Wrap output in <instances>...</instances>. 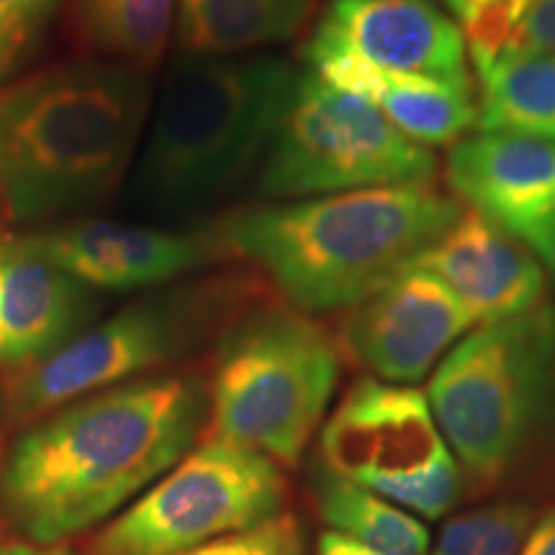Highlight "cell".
Here are the masks:
<instances>
[{
    "instance_id": "obj_11",
    "label": "cell",
    "mask_w": 555,
    "mask_h": 555,
    "mask_svg": "<svg viewBox=\"0 0 555 555\" xmlns=\"http://www.w3.org/2000/svg\"><path fill=\"white\" fill-rule=\"evenodd\" d=\"M304 57H352L476 90L461 26L435 0H327Z\"/></svg>"
},
{
    "instance_id": "obj_19",
    "label": "cell",
    "mask_w": 555,
    "mask_h": 555,
    "mask_svg": "<svg viewBox=\"0 0 555 555\" xmlns=\"http://www.w3.org/2000/svg\"><path fill=\"white\" fill-rule=\"evenodd\" d=\"M476 82V129L555 144V52L517 50Z\"/></svg>"
},
{
    "instance_id": "obj_30",
    "label": "cell",
    "mask_w": 555,
    "mask_h": 555,
    "mask_svg": "<svg viewBox=\"0 0 555 555\" xmlns=\"http://www.w3.org/2000/svg\"><path fill=\"white\" fill-rule=\"evenodd\" d=\"M0 555H73L67 545H39L29 543V540H18V543L0 545Z\"/></svg>"
},
{
    "instance_id": "obj_3",
    "label": "cell",
    "mask_w": 555,
    "mask_h": 555,
    "mask_svg": "<svg viewBox=\"0 0 555 555\" xmlns=\"http://www.w3.org/2000/svg\"><path fill=\"white\" fill-rule=\"evenodd\" d=\"M144 69L73 60L0 86V208L29 224L119 189L150 116Z\"/></svg>"
},
{
    "instance_id": "obj_28",
    "label": "cell",
    "mask_w": 555,
    "mask_h": 555,
    "mask_svg": "<svg viewBox=\"0 0 555 555\" xmlns=\"http://www.w3.org/2000/svg\"><path fill=\"white\" fill-rule=\"evenodd\" d=\"M519 555H555V506L532 525Z\"/></svg>"
},
{
    "instance_id": "obj_25",
    "label": "cell",
    "mask_w": 555,
    "mask_h": 555,
    "mask_svg": "<svg viewBox=\"0 0 555 555\" xmlns=\"http://www.w3.org/2000/svg\"><path fill=\"white\" fill-rule=\"evenodd\" d=\"M535 512L525 504H499L483 509L481 540L476 555H519L532 530Z\"/></svg>"
},
{
    "instance_id": "obj_9",
    "label": "cell",
    "mask_w": 555,
    "mask_h": 555,
    "mask_svg": "<svg viewBox=\"0 0 555 555\" xmlns=\"http://www.w3.org/2000/svg\"><path fill=\"white\" fill-rule=\"evenodd\" d=\"M286 481L258 450L208 437L111 522L93 555H178L278 517Z\"/></svg>"
},
{
    "instance_id": "obj_27",
    "label": "cell",
    "mask_w": 555,
    "mask_h": 555,
    "mask_svg": "<svg viewBox=\"0 0 555 555\" xmlns=\"http://www.w3.org/2000/svg\"><path fill=\"white\" fill-rule=\"evenodd\" d=\"M519 50L555 52V0H532Z\"/></svg>"
},
{
    "instance_id": "obj_29",
    "label": "cell",
    "mask_w": 555,
    "mask_h": 555,
    "mask_svg": "<svg viewBox=\"0 0 555 555\" xmlns=\"http://www.w3.org/2000/svg\"><path fill=\"white\" fill-rule=\"evenodd\" d=\"M317 555H380V553L371 551V547L358 543V540L339 535V532H324V535L319 538Z\"/></svg>"
},
{
    "instance_id": "obj_7",
    "label": "cell",
    "mask_w": 555,
    "mask_h": 555,
    "mask_svg": "<svg viewBox=\"0 0 555 555\" xmlns=\"http://www.w3.org/2000/svg\"><path fill=\"white\" fill-rule=\"evenodd\" d=\"M247 278H204L121 309L47 358L21 365L5 386L11 422L29 425L99 388L127 384L183 356L208 327L245 307Z\"/></svg>"
},
{
    "instance_id": "obj_24",
    "label": "cell",
    "mask_w": 555,
    "mask_h": 555,
    "mask_svg": "<svg viewBox=\"0 0 555 555\" xmlns=\"http://www.w3.org/2000/svg\"><path fill=\"white\" fill-rule=\"evenodd\" d=\"M178 555H304V545L294 517L278 515Z\"/></svg>"
},
{
    "instance_id": "obj_14",
    "label": "cell",
    "mask_w": 555,
    "mask_h": 555,
    "mask_svg": "<svg viewBox=\"0 0 555 555\" xmlns=\"http://www.w3.org/2000/svg\"><path fill=\"white\" fill-rule=\"evenodd\" d=\"M446 176L463 206L535 253L555 221V144L476 129L450 147Z\"/></svg>"
},
{
    "instance_id": "obj_16",
    "label": "cell",
    "mask_w": 555,
    "mask_h": 555,
    "mask_svg": "<svg viewBox=\"0 0 555 555\" xmlns=\"http://www.w3.org/2000/svg\"><path fill=\"white\" fill-rule=\"evenodd\" d=\"M95 311L90 286L44 258L0 247V363L26 365L69 343Z\"/></svg>"
},
{
    "instance_id": "obj_18",
    "label": "cell",
    "mask_w": 555,
    "mask_h": 555,
    "mask_svg": "<svg viewBox=\"0 0 555 555\" xmlns=\"http://www.w3.org/2000/svg\"><path fill=\"white\" fill-rule=\"evenodd\" d=\"M317 0H178V44L191 57H232L281 44L307 26Z\"/></svg>"
},
{
    "instance_id": "obj_12",
    "label": "cell",
    "mask_w": 555,
    "mask_h": 555,
    "mask_svg": "<svg viewBox=\"0 0 555 555\" xmlns=\"http://www.w3.org/2000/svg\"><path fill=\"white\" fill-rule=\"evenodd\" d=\"M474 319L446 283L406 268L343 322L345 352L373 378L412 386L468 335Z\"/></svg>"
},
{
    "instance_id": "obj_32",
    "label": "cell",
    "mask_w": 555,
    "mask_h": 555,
    "mask_svg": "<svg viewBox=\"0 0 555 555\" xmlns=\"http://www.w3.org/2000/svg\"><path fill=\"white\" fill-rule=\"evenodd\" d=\"M440 3L446 5V9H448L450 13H455V11L461 9V5H463V0H440Z\"/></svg>"
},
{
    "instance_id": "obj_17",
    "label": "cell",
    "mask_w": 555,
    "mask_h": 555,
    "mask_svg": "<svg viewBox=\"0 0 555 555\" xmlns=\"http://www.w3.org/2000/svg\"><path fill=\"white\" fill-rule=\"evenodd\" d=\"M307 69L376 106L388 121L422 147H453L457 139L476 129L474 90L420 75L391 73L352 57H322L307 62Z\"/></svg>"
},
{
    "instance_id": "obj_31",
    "label": "cell",
    "mask_w": 555,
    "mask_h": 555,
    "mask_svg": "<svg viewBox=\"0 0 555 555\" xmlns=\"http://www.w3.org/2000/svg\"><path fill=\"white\" fill-rule=\"evenodd\" d=\"M535 255L540 260V266L545 268V273L551 281L555 283V221L551 224V229L545 232V237L540 240V245L535 247Z\"/></svg>"
},
{
    "instance_id": "obj_22",
    "label": "cell",
    "mask_w": 555,
    "mask_h": 555,
    "mask_svg": "<svg viewBox=\"0 0 555 555\" xmlns=\"http://www.w3.org/2000/svg\"><path fill=\"white\" fill-rule=\"evenodd\" d=\"M530 3L532 0H463L453 18L466 39L474 78L519 50Z\"/></svg>"
},
{
    "instance_id": "obj_2",
    "label": "cell",
    "mask_w": 555,
    "mask_h": 555,
    "mask_svg": "<svg viewBox=\"0 0 555 555\" xmlns=\"http://www.w3.org/2000/svg\"><path fill=\"white\" fill-rule=\"evenodd\" d=\"M463 204L433 183L240 208L208 237L304 314L347 311L435 245Z\"/></svg>"
},
{
    "instance_id": "obj_13",
    "label": "cell",
    "mask_w": 555,
    "mask_h": 555,
    "mask_svg": "<svg viewBox=\"0 0 555 555\" xmlns=\"http://www.w3.org/2000/svg\"><path fill=\"white\" fill-rule=\"evenodd\" d=\"M90 288L134 291L191 275L224 258L208 232H165L114 221H75L11 242Z\"/></svg>"
},
{
    "instance_id": "obj_1",
    "label": "cell",
    "mask_w": 555,
    "mask_h": 555,
    "mask_svg": "<svg viewBox=\"0 0 555 555\" xmlns=\"http://www.w3.org/2000/svg\"><path fill=\"white\" fill-rule=\"evenodd\" d=\"M193 378H137L41 416L0 461V512L29 543L57 545L176 468L204 425Z\"/></svg>"
},
{
    "instance_id": "obj_8",
    "label": "cell",
    "mask_w": 555,
    "mask_h": 555,
    "mask_svg": "<svg viewBox=\"0 0 555 555\" xmlns=\"http://www.w3.org/2000/svg\"><path fill=\"white\" fill-rule=\"evenodd\" d=\"M437 157L376 106L332 88L311 69L296 75L260 163L258 189L278 201L433 183Z\"/></svg>"
},
{
    "instance_id": "obj_20",
    "label": "cell",
    "mask_w": 555,
    "mask_h": 555,
    "mask_svg": "<svg viewBox=\"0 0 555 555\" xmlns=\"http://www.w3.org/2000/svg\"><path fill=\"white\" fill-rule=\"evenodd\" d=\"M314 491L332 532L358 540L380 555H429L427 527L412 512L335 474L324 463L317 468Z\"/></svg>"
},
{
    "instance_id": "obj_10",
    "label": "cell",
    "mask_w": 555,
    "mask_h": 555,
    "mask_svg": "<svg viewBox=\"0 0 555 555\" xmlns=\"http://www.w3.org/2000/svg\"><path fill=\"white\" fill-rule=\"evenodd\" d=\"M324 466L378 496L453 455L427 393L414 386L360 378L322 429Z\"/></svg>"
},
{
    "instance_id": "obj_21",
    "label": "cell",
    "mask_w": 555,
    "mask_h": 555,
    "mask_svg": "<svg viewBox=\"0 0 555 555\" xmlns=\"http://www.w3.org/2000/svg\"><path fill=\"white\" fill-rule=\"evenodd\" d=\"M178 0H75V24L90 50L139 69L157 65Z\"/></svg>"
},
{
    "instance_id": "obj_15",
    "label": "cell",
    "mask_w": 555,
    "mask_h": 555,
    "mask_svg": "<svg viewBox=\"0 0 555 555\" xmlns=\"http://www.w3.org/2000/svg\"><path fill=\"white\" fill-rule=\"evenodd\" d=\"M409 268L446 283L476 324L504 322L547 301L538 255L466 206Z\"/></svg>"
},
{
    "instance_id": "obj_4",
    "label": "cell",
    "mask_w": 555,
    "mask_h": 555,
    "mask_svg": "<svg viewBox=\"0 0 555 555\" xmlns=\"http://www.w3.org/2000/svg\"><path fill=\"white\" fill-rule=\"evenodd\" d=\"M296 75L275 57H191L180 65L139 155V204L189 214L237 189L266 157Z\"/></svg>"
},
{
    "instance_id": "obj_5",
    "label": "cell",
    "mask_w": 555,
    "mask_h": 555,
    "mask_svg": "<svg viewBox=\"0 0 555 555\" xmlns=\"http://www.w3.org/2000/svg\"><path fill=\"white\" fill-rule=\"evenodd\" d=\"M427 399L463 474L502 481L555 422V304L478 324L437 363Z\"/></svg>"
},
{
    "instance_id": "obj_6",
    "label": "cell",
    "mask_w": 555,
    "mask_h": 555,
    "mask_svg": "<svg viewBox=\"0 0 555 555\" xmlns=\"http://www.w3.org/2000/svg\"><path fill=\"white\" fill-rule=\"evenodd\" d=\"M339 380V347L294 307L242 309L221 339L211 380V437L301 463Z\"/></svg>"
},
{
    "instance_id": "obj_23",
    "label": "cell",
    "mask_w": 555,
    "mask_h": 555,
    "mask_svg": "<svg viewBox=\"0 0 555 555\" xmlns=\"http://www.w3.org/2000/svg\"><path fill=\"white\" fill-rule=\"evenodd\" d=\"M62 0H0V86L37 50Z\"/></svg>"
},
{
    "instance_id": "obj_26",
    "label": "cell",
    "mask_w": 555,
    "mask_h": 555,
    "mask_svg": "<svg viewBox=\"0 0 555 555\" xmlns=\"http://www.w3.org/2000/svg\"><path fill=\"white\" fill-rule=\"evenodd\" d=\"M481 527L483 509L450 519L440 540H437L433 555H476L478 540H481Z\"/></svg>"
}]
</instances>
